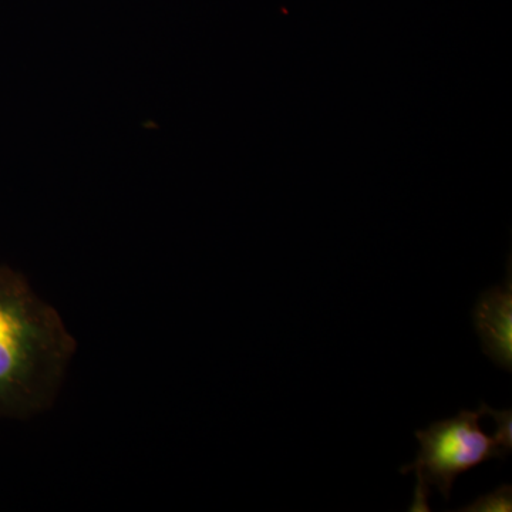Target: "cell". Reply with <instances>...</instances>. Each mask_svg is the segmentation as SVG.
Wrapping results in <instances>:
<instances>
[{
    "mask_svg": "<svg viewBox=\"0 0 512 512\" xmlns=\"http://www.w3.org/2000/svg\"><path fill=\"white\" fill-rule=\"evenodd\" d=\"M74 343L59 315L25 279L0 268V417H25L49 404Z\"/></svg>",
    "mask_w": 512,
    "mask_h": 512,
    "instance_id": "cell-1",
    "label": "cell"
},
{
    "mask_svg": "<svg viewBox=\"0 0 512 512\" xmlns=\"http://www.w3.org/2000/svg\"><path fill=\"white\" fill-rule=\"evenodd\" d=\"M483 412L463 410L454 419L440 420L427 430L416 431L420 450L416 461L400 468V473L414 471L419 480L410 511H429L430 487L436 488L444 500H450L454 481L490 458H503L493 437L481 430Z\"/></svg>",
    "mask_w": 512,
    "mask_h": 512,
    "instance_id": "cell-2",
    "label": "cell"
},
{
    "mask_svg": "<svg viewBox=\"0 0 512 512\" xmlns=\"http://www.w3.org/2000/svg\"><path fill=\"white\" fill-rule=\"evenodd\" d=\"M474 326L483 352L495 365L512 370V278L511 265L504 284L481 293L473 312Z\"/></svg>",
    "mask_w": 512,
    "mask_h": 512,
    "instance_id": "cell-3",
    "label": "cell"
},
{
    "mask_svg": "<svg viewBox=\"0 0 512 512\" xmlns=\"http://www.w3.org/2000/svg\"><path fill=\"white\" fill-rule=\"evenodd\" d=\"M458 511L464 512H511L512 511V487L501 485L491 493L481 495L478 500Z\"/></svg>",
    "mask_w": 512,
    "mask_h": 512,
    "instance_id": "cell-4",
    "label": "cell"
},
{
    "mask_svg": "<svg viewBox=\"0 0 512 512\" xmlns=\"http://www.w3.org/2000/svg\"><path fill=\"white\" fill-rule=\"evenodd\" d=\"M483 416L493 417L495 424H497V433L494 434L493 439L500 448V453L503 458L507 457L512 450V412L511 410H494L483 403L480 406Z\"/></svg>",
    "mask_w": 512,
    "mask_h": 512,
    "instance_id": "cell-5",
    "label": "cell"
}]
</instances>
